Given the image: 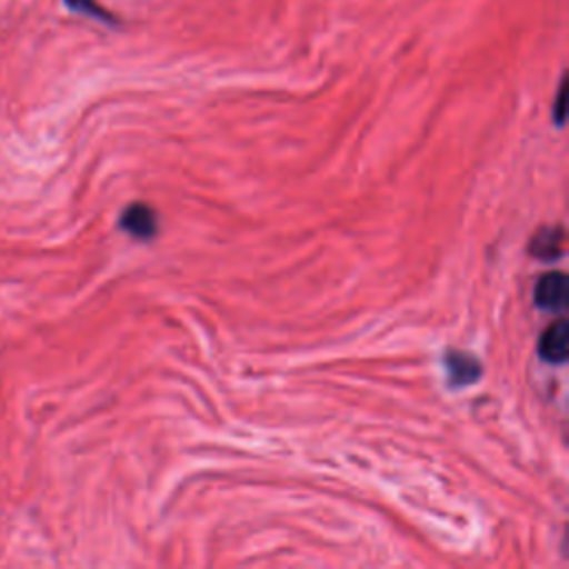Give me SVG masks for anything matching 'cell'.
<instances>
[{
  "instance_id": "6da1fadb",
  "label": "cell",
  "mask_w": 569,
  "mask_h": 569,
  "mask_svg": "<svg viewBox=\"0 0 569 569\" xmlns=\"http://www.w3.org/2000/svg\"><path fill=\"white\" fill-rule=\"evenodd\" d=\"M533 300L542 311H562L569 300V282L562 271L545 273L533 291Z\"/></svg>"
},
{
  "instance_id": "7a4b0ae2",
  "label": "cell",
  "mask_w": 569,
  "mask_h": 569,
  "mask_svg": "<svg viewBox=\"0 0 569 569\" xmlns=\"http://www.w3.org/2000/svg\"><path fill=\"white\" fill-rule=\"evenodd\" d=\"M538 356L551 365H560L567 360V356H569V322L565 318L551 322L542 331L540 342H538Z\"/></svg>"
},
{
  "instance_id": "3957f363",
  "label": "cell",
  "mask_w": 569,
  "mask_h": 569,
  "mask_svg": "<svg viewBox=\"0 0 569 569\" xmlns=\"http://www.w3.org/2000/svg\"><path fill=\"white\" fill-rule=\"evenodd\" d=\"M120 229L138 240H149L158 231L156 211L144 202H131L120 216Z\"/></svg>"
},
{
  "instance_id": "277c9868",
  "label": "cell",
  "mask_w": 569,
  "mask_h": 569,
  "mask_svg": "<svg viewBox=\"0 0 569 569\" xmlns=\"http://www.w3.org/2000/svg\"><path fill=\"white\" fill-rule=\"evenodd\" d=\"M445 367L451 387H467L473 385L482 376V365L476 356L458 349H449L445 353Z\"/></svg>"
},
{
  "instance_id": "5b68a950",
  "label": "cell",
  "mask_w": 569,
  "mask_h": 569,
  "mask_svg": "<svg viewBox=\"0 0 569 569\" xmlns=\"http://www.w3.org/2000/svg\"><path fill=\"white\" fill-rule=\"evenodd\" d=\"M562 242H565V233L560 227H542L540 231L533 233L529 242V253L549 262L562 256Z\"/></svg>"
},
{
  "instance_id": "8992f818",
  "label": "cell",
  "mask_w": 569,
  "mask_h": 569,
  "mask_svg": "<svg viewBox=\"0 0 569 569\" xmlns=\"http://www.w3.org/2000/svg\"><path fill=\"white\" fill-rule=\"evenodd\" d=\"M73 11H82V13H89L98 20H104V22H113V18L109 16V11H104L98 2L93 0H64Z\"/></svg>"
},
{
  "instance_id": "52a82bcc",
  "label": "cell",
  "mask_w": 569,
  "mask_h": 569,
  "mask_svg": "<svg viewBox=\"0 0 569 569\" xmlns=\"http://www.w3.org/2000/svg\"><path fill=\"white\" fill-rule=\"evenodd\" d=\"M553 120H556V124H562V122H565V82L560 84V89H558V96H556Z\"/></svg>"
}]
</instances>
